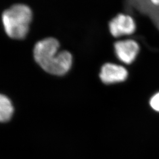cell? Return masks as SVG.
I'll return each mask as SVG.
<instances>
[{"instance_id":"6","label":"cell","mask_w":159,"mask_h":159,"mask_svg":"<svg viewBox=\"0 0 159 159\" xmlns=\"http://www.w3.org/2000/svg\"><path fill=\"white\" fill-rule=\"evenodd\" d=\"M128 75L127 70L123 66L112 63H106L102 67L100 79L105 84H113L125 81Z\"/></svg>"},{"instance_id":"4","label":"cell","mask_w":159,"mask_h":159,"mask_svg":"<svg viewBox=\"0 0 159 159\" xmlns=\"http://www.w3.org/2000/svg\"><path fill=\"white\" fill-rule=\"evenodd\" d=\"M125 6L130 11L148 16L159 30V6L154 5L149 0H126Z\"/></svg>"},{"instance_id":"2","label":"cell","mask_w":159,"mask_h":159,"mask_svg":"<svg viewBox=\"0 0 159 159\" xmlns=\"http://www.w3.org/2000/svg\"><path fill=\"white\" fill-rule=\"evenodd\" d=\"M33 12L29 6L17 4L5 10L2 22L7 35L12 39L22 40L29 33Z\"/></svg>"},{"instance_id":"7","label":"cell","mask_w":159,"mask_h":159,"mask_svg":"<svg viewBox=\"0 0 159 159\" xmlns=\"http://www.w3.org/2000/svg\"><path fill=\"white\" fill-rule=\"evenodd\" d=\"M14 108L7 97L0 94V122H6L11 119Z\"/></svg>"},{"instance_id":"8","label":"cell","mask_w":159,"mask_h":159,"mask_svg":"<svg viewBox=\"0 0 159 159\" xmlns=\"http://www.w3.org/2000/svg\"><path fill=\"white\" fill-rule=\"evenodd\" d=\"M150 106L154 110L159 111V93L156 94L150 100Z\"/></svg>"},{"instance_id":"5","label":"cell","mask_w":159,"mask_h":159,"mask_svg":"<svg viewBox=\"0 0 159 159\" xmlns=\"http://www.w3.org/2000/svg\"><path fill=\"white\" fill-rule=\"evenodd\" d=\"M114 50L117 57L121 62L129 64L136 58L139 47L134 40H123L114 44Z\"/></svg>"},{"instance_id":"9","label":"cell","mask_w":159,"mask_h":159,"mask_svg":"<svg viewBox=\"0 0 159 159\" xmlns=\"http://www.w3.org/2000/svg\"><path fill=\"white\" fill-rule=\"evenodd\" d=\"M149 1L154 5L159 6V0H149Z\"/></svg>"},{"instance_id":"3","label":"cell","mask_w":159,"mask_h":159,"mask_svg":"<svg viewBox=\"0 0 159 159\" xmlns=\"http://www.w3.org/2000/svg\"><path fill=\"white\" fill-rule=\"evenodd\" d=\"M109 29L114 37L132 34L136 30V24L132 17L124 14H120L109 23Z\"/></svg>"},{"instance_id":"1","label":"cell","mask_w":159,"mask_h":159,"mask_svg":"<svg viewBox=\"0 0 159 159\" xmlns=\"http://www.w3.org/2000/svg\"><path fill=\"white\" fill-rule=\"evenodd\" d=\"M59 49L60 43L54 38L40 40L34 46V59L46 72L63 75L71 67L73 57L68 51H59Z\"/></svg>"}]
</instances>
